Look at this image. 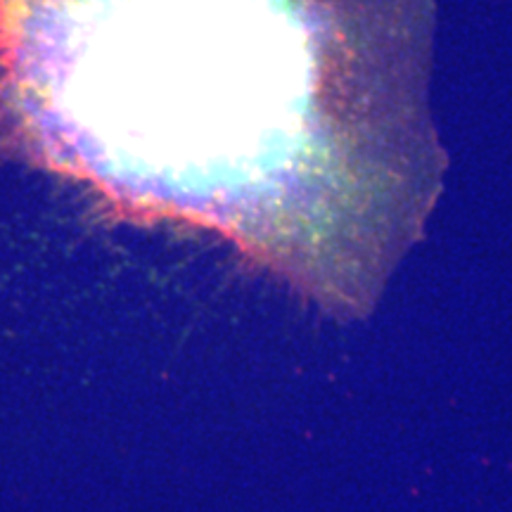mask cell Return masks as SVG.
Here are the masks:
<instances>
[{"label": "cell", "mask_w": 512, "mask_h": 512, "mask_svg": "<svg viewBox=\"0 0 512 512\" xmlns=\"http://www.w3.org/2000/svg\"><path fill=\"white\" fill-rule=\"evenodd\" d=\"M430 0H0V133L121 200L382 278L439 183Z\"/></svg>", "instance_id": "1"}]
</instances>
